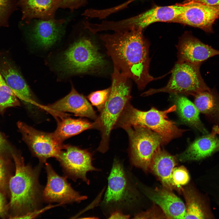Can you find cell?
Returning a JSON list of instances; mask_svg holds the SVG:
<instances>
[{"label": "cell", "mask_w": 219, "mask_h": 219, "mask_svg": "<svg viewBox=\"0 0 219 219\" xmlns=\"http://www.w3.org/2000/svg\"><path fill=\"white\" fill-rule=\"evenodd\" d=\"M174 105L168 109L160 111L152 107L148 111H142L134 107L129 102L125 107L115 127L122 128L126 127H140L149 129L162 138L164 144L182 135L187 130L179 128L169 119L168 113L176 111Z\"/></svg>", "instance_id": "277c9868"}, {"label": "cell", "mask_w": 219, "mask_h": 219, "mask_svg": "<svg viewBox=\"0 0 219 219\" xmlns=\"http://www.w3.org/2000/svg\"><path fill=\"white\" fill-rule=\"evenodd\" d=\"M183 8L172 22L200 28L212 32V27L219 17V6H210L190 0L182 4Z\"/></svg>", "instance_id": "7c38bea8"}, {"label": "cell", "mask_w": 219, "mask_h": 219, "mask_svg": "<svg viewBox=\"0 0 219 219\" xmlns=\"http://www.w3.org/2000/svg\"><path fill=\"white\" fill-rule=\"evenodd\" d=\"M210 6H219V0H191Z\"/></svg>", "instance_id": "e575fe53"}, {"label": "cell", "mask_w": 219, "mask_h": 219, "mask_svg": "<svg viewBox=\"0 0 219 219\" xmlns=\"http://www.w3.org/2000/svg\"><path fill=\"white\" fill-rule=\"evenodd\" d=\"M110 87L105 89L93 92L87 96L92 105L100 112L104 108L109 97Z\"/></svg>", "instance_id": "4316f807"}, {"label": "cell", "mask_w": 219, "mask_h": 219, "mask_svg": "<svg viewBox=\"0 0 219 219\" xmlns=\"http://www.w3.org/2000/svg\"><path fill=\"white\" fill-rule=\"evenodd\" d=\"M195 96L194 104L199 112L211 116L219 115V99L214 90L204 91Z\"/></svg>", "instance_id": "d4e9b609"}, {"label": "cell", "mask_w": 219, "mask_h": 219, "mask_svg": "<svg viewBox=\"0 0 219 219\" xmlns=\"http://www.w3.org/2000/svg\"><path fill=\"white\" fill-rule=\"evenodd\" d=\"M17 5L15 0H0V27L8 26L9 17Z\"/></svg>", "instance_id": "484cf974"}, {"label": "cell", "mask_w": 219, "mask_h": 219, "mask_svg": "<svg viewBox=\"0 0 219 219\" xmlns=\"http://www.w3.org/2000/svg\"><path fill=\"white\" fill-rule=\"evenodd\" d=\"M17 98L12 91L0 92V113L8 108L19 106Z\"/></svg>", "instance_id": "83f0119b"}, {"label": "cell", "mask_w": 219, "mask_h": 219, "mask_svg": "<svg viewBox=\"0 0 219 219\" xmlns=\"http://www.w3.org/2000/svg\"><path fill=\"white\" fill-rule=\"evenodd\" d=\"M10 149V147L7 141L0 133V155Z\"/></svg>", "instance_id": "836d02e7"}, {"label": "cell", "mask_w": 219, "mask_h": 219, "mask_svg": "<svg viewBox=\"0 0 219 219\" xmlns=\"http://www.w3.org/2000/svg\"><path fill=\"white\" fill-rule=\"evenodd\" d=\"M202 63H176L167 84L159 89H151L141 96H147L157 93L165 92L173 94L195 96L210 89L203 79L200 71Z\"/></svg>", "instance_id": "8992f818"}, {"label": "cell", "mask_w": 219, "mask_h": 219, "mask_svg": "<svg viewBox=\"0 0 219 219\" xmlns=\"http://www.w3.org/2000/svg\"><path fill=\"white\" fill-rule=\"evenodd\" d=\"M45 169L47 181L42 192V199L44 201L64 204L80 203L87 198L73 189L68 182L67 177L58 175L50 164L45 163Z\"/></svg>", "instance_id": "8fae6325"}, {"label": "cell", "mask_w": 219, "mask_h": 219, "mask_svg": "<svg viewBox=\"0 0 219 219\" xmlns=\"http://www.w3.org/2000/svg\"><path fill=\"white\" fill-rule=\"evenodd\" d=\"M142 30L131 27L100 36L114 68L134 81L140 90L156 79L149 73V45L143 36Z\"/></svg>", "instance_id": "6da1fadb"}, {"label": "cell", "mask_w": 219, "mask_h": 219, "mask_svg": "<svg viewBox=\"0 0 219 219\" xmlns=\"http://www.w3.org/2000/svg\"><path fill=\"white\" fill-rule=\"evenodd\" d=\"M129 79L114 68L109 97L95 121L96 129L100 130L101 134V140L97 148L101 152L104 153L108 150L111 131L130 102L131 87Z\"/></svg>", "instance_id": "3957f363"}, {"label": "cell", "mask_w": 219, "mask_h": 219, "mask_svg": "<svg viewBox=\"0 0 219 219\" xmlns=\"http://www.w3.org/2000/svg\"><path fill=\"white\" fill-rule=\"evenodd\" d=\"M47 107L54 112H71L76 116L86 117L94 120L98 116L86 98L78 93L73 85L68 95Z\"/></svg>", "instance_id": "5bb4252c"}, {"label": "cell", "mask_w": 219, "mask_h": 219, "mask_svg": "<svg viewBox=\"0 0 219 219\" xmlns=\"http://www.w3.org/2000/svg\"><path fill=\"white\" fill-rule=\"evenodd\" d=\"M88 0H61L60 8H68L72 11L85 5Z\"/></svg>", "instance_id": "4dcf8cb0"}, {"label": "cell", "mask_w": 219, "mask_h": 219, "mask_svg": "<svg viewBox=\"0 0 219 219\" xmlns=\"http://www.w3.org/2000/svg\"><path fill=\"white\" fill-rule=\"evenodd\" d=\"M65 23L63 19L38 20L33 29L32 38L39 46L45 48L50 47L61 36Z\"/></svg>", "instance_id": "2e32d148"}, {"label": "cell", "mask_w": 219, "mask_h": 219, "mask_svg": "<svg viewBox=\"0 0 219 219\" xmlns=\"http://www.w3.org/2000/svg\"><path fill=\"white\" fill-rule=\"evenodd\" d=\"M173 95L176 111L181 120L201 133L207 134L208 132L200 120L199 112L194 104L181 94Z\"/></svg>", "instance_id": "7402d4cb"}, {"label": "cell", "mask_w": 219, "mask_h": 219, "mask_svg": "<svg viewBox=\"0 0 219 219\" xmlns=\"http://www.w3.org/2000/svg\"><path fill=\"white\" fill-rule=\"evenodd\" d=\"M12 155L16 170L9 182L11 198L8 207L16 214L11 219L38 209L43 200V191L39 181L42 164L33 168L26 165L19 155Z\"/></svg>", "instance_id": "7a4b0ae2"}, {"label": "cell", "mask_w": 219, "mask_h": 219, "mask_svg": "<svg viewBox=\"0 0 219 219\" xmlns=\"http://www.w3.org/2000/svg\"><path fill=\"white\" fill-rule=\"evenodd\" d=\"M147 195L162 209L169 218L185 219L186 205L181 200L165 188L149 191Z\"/></svg>", "instance_id": "9a60e30c"}, {"label": "cell", "mask_w": 219, "mask_h": 219, "mask_svg": "<svg viewBox=\"0 0 219 219\" xmlns=\"http://www.w3.org/2000/svg\"><path fill=\"white\" fill-rule=\"evenodd\" d=\"M104 61L96 46L89 40L82 38L61 55L56 67L58 71L66 74L85 73L102 68Z\"/></svg>", "instance_id": "5b68a950"}, {"label": "cell", "mask_w": 219, "mask_h": 219, "mask_svg": "<svg viewBox=\"0 0 219 219\" xmlns=\"http://www.w3.org/2000/svg\"><path fill=\"white\" fill-rule=\"evenodd\" d=\"M172 177L174 186L178 187L186 184L190 180L188 171L183 166L174 168L172 172Z\"/></svg>", "instance_id": "f1b7e54d"}, {"label": "cell", "mask_w": 219, "mask_h": 219, "mask_svg": "<svg viewBox=\"0 0 219 219\" xmlns=\"http://www.w3.org/2000/svg\"><path fill=\"white\" fill-rule=\"evenodd\" d=\"M176 163L174 156L160 148L155 154L150 167L165 188L170 190L175 186L172 175Z\"/></svg>", "instance_id": "44dd1931"}, {"label": "cell", "mask_w": 219, "mask_h": 219, "mask_svg": "<svg viewBox=\"0 0 219 219\" xmlns=\"http://www.w3.org/2000/svg\"><path fill=\"white\" fill-rule=\"evenodd\" d=\"M211 133L215 135L219 134V127L217 125L214 126L212 128Z\"/></svg>", "instance_id": "8d00e7d4"}, {"label": "cell", "mask_w": 219, "mask_h": 219, "mask_svg": "<svg viewBox=\"0 0 219 219\" xmlns=\"http://www.w3.org/2000/svg\"><path fill=\"white\" fill-rule=\"evenodd\" d=\"M63 204L62 203H59L58 204L55 205L49 204L41 209H38L32 212L27 213L24 215L14 217L12 219L33 218L48 209Z\"/></svg>", "instance_id": "1f68e13d"}, {"label": "cell", "mask_w": 219, "mask_h": 219, "mask_svg": "<svg viewBox=\"0 0 219 219\" xmlns=\"http://www.w3.org/2000/svg\"><path fill=\"white\" fill-rule=\"evenodd\" d=\"M59 162L67 177L75 181L81 179L87 184L89 180L86 173L98 171L92 163V156L87 150L70 144H64L63 149L56 158Z\"/></svg>", "instance_id": "30bf717a"}, {"label": "cell", "mask_w": 219, "mask_h": 219, "mask_svg": "<svg viewBox=\"0 0 219 219\" xmlns=\"http://www.w3.org/2000/svg\"><path fill=\"white\" fill-rule=\"evenodd\" d=\"M182 8V4L155 7L127 19L117 22L107 21L106 27L108 30L114 31L131 27L143 30L155 23L172 22L180 14Z\"/></svg>", "instance_id": "9c48e42d"}, {"label": "cell", "mask_w": 219, "mask_h": 219, "mask_svg": "<svg viewBox=\"0 0 219 219\" xmlns=\"http://www.w3.org/2000/svg\"><path fill=\"white\" fill-rule=\"evenodd\" d=\"M176 47L177 63H202L211 57L219 55V50L188 34L180 38Z\"/></svg>", "instance_id": "4fadbf2b"}, {"label": "cell", "mask_w": 219, "mask_h": 219, "mask_svg": "<svg viewBox=\"0 0 219 219\" xmlns=\"http://www.w3.org/2000/svg\"><path fill=\"white\" fill-rule=\"evenodd\" d=\"M8 209V204H6L5 197L2 193L0 192V217H5Z\"/></svg>", "instance_id": "d6a6232c"}, {"label": "cell", "mask_w": 219, "mask_h": 219, "mask_svg": "<svg viewBox=\"0 0 219 219\" xmlns=\"http://www.w3.org/2000/svg\"></svg>", "instance_id": "74e56055"}, {"label": "cell", "mask_w": 219, "mask_h": 219, "mask_svg": "<svg viewBox=\"0 0 219 219\" xmlns=\"http://www.w3.org/2000/svg\"><path fill=\"white\" fill-rule=\"evenodd\" d=\"M123 129L129 137L131 162L136 167L147 170L155 154L164 144L162 138L156 133L144 127H129Z\"/></svg>", "instance_id": "52a82bcc"}, {"label": "cell", "mask_w": 219, "mask_h": 219, "mask_svg": "<svg viewBox=\"0 0 219 219\" xmlns=\"http://www.w3.org/2000/svg\"><path fill=\"white\" fill-rule=\"evenodd\" d=\"M0 71L5 83L15 96L31 108L34 103L30 90L16 69L5 61L0 65Z\"/></svg>", "instance_id": "ac0fdd59"}, {"label": "cell", "mask_w": 219, "mask_h": 219, "mask_svg": "<svg viewBox=\"0 0 219 219\" xmlns=\"http://www.w3.org/2000/svg\"><path fill=\"white\" fill-rule=\"evenodd\" d=\"M7 164L6 160L0 155V192L5 193L8 184Z\"/></svg>", "instance_id": "f546056e"}, {"label": "cell", "mask_w": 219, "mask_h": 219, "mask_svg": "<svg viewBox=\"0 0 219 219\" xmlns=\"http://www.w3.org/2000/svg\"><path fill=\"white\" fill-rule=\"evenodd\" d=\"M216 135L211 133L196 139L177 158L181 162L199 160L219 151V139Z\"/></svg>", "instance_id": "ffe728a7"}, {"label": "cell", "mask_w": 219, "mask_h": 219, "mask_svg": "<svg viewBox=\"0 0 219 219\" xmlns=\"http://www.w3.org/2000/svg\"><path fill=\"white\" fill-rule=\"evenodd\" d=\"M128 186L125 172L120 162L115 160L108 178L104 200L106 203H117L127 198Z\"/></svg>", "instance_id": "d6986e66"}, {"label": "cell", "mask_w": 219, "mask_h": 219, "mask_svg": "<svg viewBox=\"0 0 219 219\" xmlns=\"http://www.w3.org/2000/svg\"><path fill=\"white\" fill-rule=\"evenodd\" d=\"M183 193L186 201L185 219H205L211 217L207 214L202 200L194 190L187 188Z\"/></svg>", "instance_id": "cb8c5ba5"}, {"label": "cell", "mask_w": 219, "mask_h": 219, "mask_svg": "<svg viewBox=\"0 0 219 219\" xmlns=\"http://www.w3.org/2000/svg\"><path fill=\"white\" fill-rule=\"evenodd\" d=\"M61 0H21L18 5L21 8L22 19L29 24L34 18L48 20L54 18L60 8Z\"/></svg>", "instance_id": "e0dca14e"}, {"label": "cell", "mask_w": 219, "mask_h": 219, "mask_svg": "<svg viewBox=\"0 0 219 219\" xmlns=\"http://www.w3.org/2000/svg\"><path fill=\"white\" fill-rule=\"evenodd\" d=\"M17 125L23 140L40 163H45L48 158H56L59 155L64 144L54 133L38 130L23 122H18Z\"/></svg>", "instance_id": "ba28073f"}, {"label": "cell", "mask_w": 219, "mask_h": 219, "mask_svg": "<svg viewBox=\"0 0 219 219\" xmlns=\"http://www.w3.org/2000/svg\"><path fill=\"white\" fill-rule=\"evenodd\" d=\"M130 216L123 214L119 211H116L113 212L110 216V219H128Z\"/></svg>", "instance_id": "d590c367"}, {"label": "cell", "mask_w": 219, "mask_h": 219, "mask_svg": "<svg viewBox=\"0 0 219 219\" xmlns=\"http://www.w3.org/2000/svg\"><path fill=\"white\" fill-rule=\"evenodd\" d=\"M96 128L95 122H90L81 118H70L61 120L58 122L57 127L54 132L61 142L88 129Z\"/></svg>", "instance_id": "603a6c76"}]
</instances>
